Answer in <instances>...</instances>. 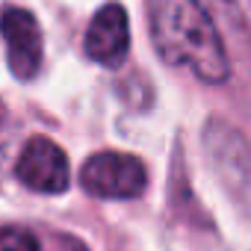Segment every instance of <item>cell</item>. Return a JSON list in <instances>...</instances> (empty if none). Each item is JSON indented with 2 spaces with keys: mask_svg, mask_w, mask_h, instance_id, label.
I'll return each instance as SVG.
<instances>
[{
  "mask_svg": "<svg viewBox=\"0 0 251 251\" xmlns=\"http://www.w3.org/2000/svg\"><path fill=\"white\" fill-rule=\"evenodd\" d=\"M86 56L98 65L118 68L130 50V24L121 3H106L95 12L89 30H86Z\"/></svg>",
  "mask_w": 251,
  "mask_h": 251,
  "instance_id": "obj_5",
  "label": "cell"
},
{
  "mask_svg": "<svg viewBox=\"0 0 251 251\" xmlns=\"http://www.w3.org/2000/svg\"><path fill=\"white\" fill-rule=\"evenodd\" d=\"M0 36L6 42V62L18 80H33L42 68V27L33 12L6 6L0 12Z\"/></svg>",
  "mask_w": 251,
  "mask_h": 251,
  "instance_id": "obj_4",
  "label": "cell"
},
{
  "mask_svg": "<svg viewBox=\"0 0 251 251\" xmlns=\"http://www.w3.org/2000/svg\"><path fill=\"white\" fill-rule=\"evenodd\" d=\"M148 18L154 48L169 65L189 68L210 86L230 77L225 42L198 0H151Z\"/></svg>",
  "mask_w": 251,
  "mask_h": 251,
  "instance_id": "obj_1",
  "label": "cell"
},
{
  "mask_svg": "<svg viewBox=\"0 0 251 251\" xmlns=\"http://www.w3.org/2000/svg\"><path fill=\"white\" fill-rule=\"evenodd\" d=\"M80 183L95 198H139L148 186V172L139 157L121 151H100L92 154L80 169Z\"/></svg>",
  "mask_w": 251,
  "mask_h": 251,
  "instance_id": "obj_2",
  "label": "cell"
},
{
  "mask_svg": "<svg viewBox=\"0 0 251 251\" xmlns=\"http://www.w3.org/2000/svg\"><path fill=\"white\" fill-rule=\"evenodd\" d=\"M15 177L33 192L59 195L68 189V180H71L68 154L48 136H33L24 145V151L18 154Z\"/></svg>",
  "mask_w": 251,
  "mask_h": 251,
  "instance_id": "obj_3",
  "label": "cell"
},
{
  "mask_svg": "<svg viewBox=\"0 0 251 251\" xmlns=\"http://www.w3.org/2000/svg\"><path fill=\"white\" fill-rule=\"evenodd\" d=\"M0 251H39V239L24 227H0Z\"/></svg>",
  "mask_w": 251,
  "mask_h": 251,
  "instance_id": "obj_6",
  "label": "cell"
}]
</instances>
